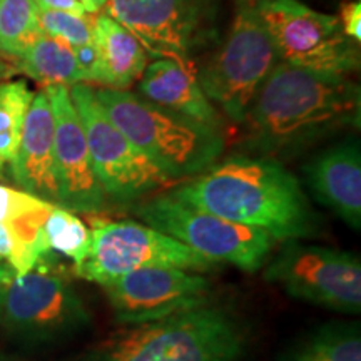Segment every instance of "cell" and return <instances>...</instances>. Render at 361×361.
<instances>
[{"label":"cell","mask_w":361,"mask_h":361,"mask_svg":"<svg viewBox=\"0 0 361 361\" xmlns=\"http://www.w3.org/2000/svg\"><path fill=\"white\" fill-rule=\"evenodd\" d=\"M171 194L197 209L261 229L274 241H301L319 231L301 183L276 161L233 157L179 184Z\"/></svg>","instance_id":"obj_1"},{"label":"cell","mask_w":361,"mask_h":361,"mask_svg":"<svg viewBox=\"0 0 361 361\" xmlns=\"http://www.w3.org/2000/svg\"><path fill=\"white\" fill-rule=\"evenodd\" d=\"M360 87L346 75L323 74L278 62L252 101L245 121L271 149L298 142L328 126L356 121Z\"/></svg>","instance_id":"obj_2"},{"label":"cell","mask_w":361,"mask_h":361,"mask_svg":"<svg viewBox=\"0 0 361 361\" xmlns=\"http://www.w3.org/2000/svg\"><path fill=\"white\" fill-rule=\"evenodd\" d=\"M246 341L245 324L234 313L206 301L111 333L82 361H239Z\"/></svg>","instance_id":"obj_3"},{"label":"cell","mask_w":361,"mask_h":361,"mask_svg":"<svg viewBox=\"0 0 361 361\" xmlns=\"http://www.w3.org/2000/svg\"><path fill=\"white\" fill-rule=\"evenodd\" d=\"M94 90L112 124L174 183L204 173L223 154L221 130L162 109L129 90Z\"/></svg>","instance_id":"obj_4"},{"label":"cell","mask_w":361,"mask_h":361,"mask_svg":"<svg viewBox=\"0 0 361 361\" xmlns=\"http://www.w3.org/2000/svg\"><path fill=\"white\" fill-rule=\"evenodd\" d=\"M279 62L268 32L256 16L252 0H238L228 34L200 71L206 97L234 123H245L256 94Z\"/></svg>","instance_id":"obj_5"},{"label":"cell","mask_w":361,"mask_h":361,"mask_svg":"<svg viewBox=\"0 0 361 361\" xmlns=\"http://www.w3.org/2000/svg\"><path fill=\"white\" fill-rule=\"evenodd\" d=\"M252 7L279 62L335 75L360 69V44L343 32L338 16L314 11L300 0H252Z\"/></svg>","instance_id":"obj_6"},{"label":"cell","mask_w":361,"mask_h":361,"mask_svg":"<svg viewBox=\"0 0 361 361\" xmlns=\"http://www.w3.org/2000/svg\"><path fill=\"white\" fill-rule=\"evenodd\" d=\"M144 224L168 234L189 250L213 261L255 273L269 261L274 239L261 229L243 226L159 194L137 207Z\"/></svg>","instance_id":"obj_7"},{"label":"cell","mask_w":361,"mask_h":361,"mask_svg":"<svg viewBox=\"0 0 361 361\" xmlns=\"http://www.w3.org/2000/svg\"><path fill=\"white\" fill-rule=\"evenodd\" d=\"M90 313L72 284L40 259L0 286V328L17 340L49 343L87 328Z\"/></svg>","instance_id":"obj_8"},{"label":"cell","mask_w":361,"mask_h":361,"mask_svg":"<svg viewBox=\"0 0 361 361\" xmlns=\"http://www.w3.org/2000/svg\"><path fill=\"white\" fill-rule=\"evenodd\" d=\"M69 94L82 124L90 161L107 200L130 202L176 184L112 124L89 84H74Z\"/></svg>","instance_id":"obj_9"},{"label":"cell","mask_w":361,"mask_h":361,"mask_svg":"<svg viewBox=\"0 0 361 361\" xmlns=\"http://www.w3.org/2000/svg\"><path fill=\"white\" fill-rule=\"evenodd\" d=\"M266 264V281L291 298L346 314L360 313L361 263L353 252L293 239Z\"/></svg>","instance_id":"obj_10"},{"label":"cell","mask_w":361,"mask_h":361,"mask_svg":"<svg viewBox=\"0 0 361 361\" xmlns=\"http://www.w3.org/2000/svg\"><path fill=\"white\" fill-rule=\"evenodd\" d=\"M149 266H173L200 273L214 269L218 264L147 224L96 221L90 229L87 258L75 273L104 286L126 273Z\"/></svg>","instance_id":"obj_11"},{"label":"cell","mask_w":361,"mask_h":361,"mask_svg":"<svg viewBox=\"0 0 361 361\" xmlns=\"http://www.w3.org/2000/svg\"><path fill=\"white\" fill-rule=\"evenodd\" d=\"M104 8L142 44L147 56L191 62L214 39L219 0H107Z\"/></svg>","instance_id":"obj_12"},{"label":"cell","mask_w":361,"mask_h":361,"mask_svg":"<svg viewBox=\"0 0 361 361\" xmlns=\"http://www.w3.org/2000/svg\"><path fill=\"white\" fill-rule=\"evenodd\" d=\"M102 288L117 322L134 326L206 303L209 283L194 271L149 266L126 273Z\"/></svg>","instance_id":"obj_13"},{"label":"cell","mask_w":361,"mask_h":361,"mask_svg":"<svg viewBox=\"0 0 361 361\" xmlns=\"http://www.w3.org/2000/svg\"><path fill=\"white\" fill-rule=\"evenodd\" d=\"M54 116V149L59 184V206L74 213L96 214L107 204L99 183L80 119L72 104L69 87H44Z\"/></svg>","instance_id":"obj_14"},{"label":"cell","mask_w":361,"mask_h":361,"mask_svg":"<svg viewBox=\"0 0 361 361\" xmlns=\"http://www.w3.org/2000/svg\"><path fill=\"white\" fill-rule=\"evenodd\" d=\"M12 178L25 192L59 206L54 149V116L47 94H34L25 114L19 149L11 164Z\"/></svg>","instance_id":"obj_15"},{"label":"cell","mask_w":361,"mask_h":361,"mask_svg":"<svg viewBox=\"0 0 361 361\" xmlns=\"http://www.w3.org/2000/svg\"><path fill=\"white\" fill-rule=\"evenodd\" d=\"M316 201L355 231L361 228V151L358 141H346L319 152L305 168Z\"/></svg>","instance_id":"obj_16"},{"label":"cell","mask_w":361,"mask_h":361,"mask_svg":"<svg viewBox=\"0 0 361 361\" xmlns=\"http://www.w3.org/2000/svg\"><path fill=\"white\" fill-rule=\"evenodd\" d=\"M139 94L149 102L188 119L221 130L223 121L202 92L192 62L157 57L144 71Z\"/></svg>","instance_id":"obj_17"},{"label":"cell","mask_w":361,"mask_h":361,"mask_svg":"<svg viewBox=\"0 0 361 361\" xmlns=\"http://www.w3.org/2000/svg\"><path fill=\"white\" fill-rule=\"evenodd\" d=\"M92 45L96 62L89 82L104 89L128 90L141 80L149 64L146 49L107 13L94 16Z\"/></svg>","instance_id":"obj_18"},{"label":"cell","mask_w":361,"mask_h":361,"mask_svg":"<svg viewBox=\"0 0 361 361\" xmlns=\"http://www.w3.org/2000/svg\"><path fill=\"white\" fill-rule=\"evenodd\" d=\"M16 66L22 74L37 80L44 87H72L74 84L82 82L74 47L62 39L44 32L20 57L16 59Z\"/></svg>","instance_id":"obj_19"},{"label":"cell","mask_w":361,"mask_h":361,"mask_svg":"<svg viewBox=\"0 0 361 361\" xmlns=\"http://www.w3.org/2000/svg\"><path fill=\"white\" fill-rule=\"evenodd\" d=\"M32 99L34 92L25 80L0 82V173L12 164L17 154Z\"/></svg>","instance_id":"obj_20"},{"label":"cell","mask_w":361,"mask_h":361,"mask_svg":"<svg viewBox=\"0 0 361 361\" xmlns=\"http://www.w3.org/2000/svg\"><path fill=\"white\" fill-rule=\"evenodd\" d=\"M291 361H361L360 328L331 324L318 329L295 350Z\"/></svg>","instance_id":"obj_21"},{"label":"cell","mask_w":361,"mask_h":361,"mask_svg":"<svg viewBox=\"0 0 361 361\" xmlns=\"http://www.w3.org/2000/svg\"><path fill=\"white\" fill-rule=\"evenodd\" d=\"M42 35L32 0H0V54L16 61Z\"/></svg>","instance_id":"obj_22"},{"label":"cell","mask_w":361,"mask_h":361,"mask_svg":"<svg viewBox=\"0 0 361 361\" xmlns=\"http://www.w3.org/2000/svg\"><path fill=\"white\" fill-rule=\"evenodd\" d=\"M44 238L49 250L69 258L75 269L87 258L90 229L74 211L54 206L44 221Z\"/></svg>","instance_id":"obj_23"},{"label":"cell","mask_w":361,"mask_h":361,"mask_svg":"<svg viewBox=\"0 0 361 361\" xmlns=\"http://www.w3.org/2000/svg\"><path fill=\"white\" fill-rule=\"evenodd\" d=\"M92 19L90 13L75 16L69 12L39 11V25L44 34L62 39L72 47L92 44Z\"/></svg>","instance_id":"obj_24"},{"label":"cell","mask_w":361,"mask_h":361,"mask_svg":"<svg viewBox=\"0 0 361 361\" xmlns=\"http://www.w3.org/2000/svg\"><path fill=\"white\" fill-rule=\"evenodd\" d=\"M56 204L39 200L25 191L2 186L0 184V223L25 224L30 221H44Z\"/></svg>","instance_id":"obj_25"},{"label":"cell","mask_w":361,"mask_h":361,"mask_svg":"<svg viewBox=\"0 0 361 361\" xmlns=\"http://www.w3.org/2000/svg\"><path fill=\"white\" fill-rule=\"evenodd\" d=\"M340 24L343 32L356 44L361 42V2L360 0H348L340 7Z\"/></svg>","instance_id":"obj_26"},{"label":"cell","mask_w":361,"mask_h":361,"mask_svg":"<svg viewBox=\"0 0 361 361\" xmlns=\"http://www.w3.org/2000/svg\"><path fill=\"white\" fill-rule=\"evenodd\" d=\"M37 11L49 12H69L75 16H85V8L79 0H32Z\"/></svg>","instance_id":"obj_27"},{"label":"cell","mask_w":361,"mask_h":361,"mask_svg":"<svg viewBox=\"0 0 361 361\" xmlns=\"http://www.w3.org/2000/svg\"><path fill=\"white\" fill-rule=\"evenodd\" d=\"M85 8V12L90 13V16H96L97 12H101L104 7H106L107 0H79Z\"/></svg>","instance_id":"obj_28"},{"label":"cell","mask_w":361,"mask_h":361,"mask_svg":"<svg viewBox=\"0 0 361 361\" xmlns=\"http://www.w3.org/2000/svg\"><path fill=\"white\" fill-rule=\"evenodd\" d=\"M13 276H16V273L11 269V266H7L4 261H0V286L11 281Z\"/></svg>","instance_id":"obj_29"},{"label":"cell","mask_w":361,"mask_h":361,"mask_svg":"<svg viewBox=\"0 0 361 361\" xmlns=\"http://www.w3.org/2000/svg\"><path fill=\"white\" fill-rule=\"evenodd\" d=\"M7 64H6V62H4L2 61V59H0V72H2V74H6V75H8V72H7Z\"/></svg>","instance_id":"obj_30"},{"label":"cell","mask_w":361,"mask_h":361,"mask_svg":"<svg viewBox=\"0 0 361 361\" xmlns=\"http://www.w3.org/2000/svg\"><path fill=\"white\" fill-rule=\"evenodd\" d=\"M7 78V75L6 74H2V72H0V79H6Z\"/></svg>","instance_id":"obj_31"}]
</instances>
